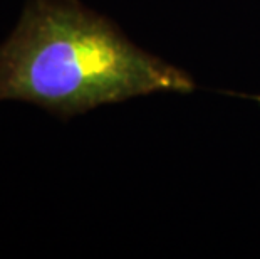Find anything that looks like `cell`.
Wrapping results in <instances>:
<instances>
[{
	"instance_id": "1",
	"label": "cell",
	"mask_w": 260,
	"mask_h": 259,
	"mask_svg": "<svg viewBox=\"0 0 260 259\" xmlns=\"http://www.w3.org/2000/svg\"><path fill=\"white\" fill-rule=\"evenodd\" d=\"M195 90L186 71L138 47L79 0H27L0 44V103H29L64 121L131 98Z\"/></svg>"
},
{
	"instance_id": "2",
	"label": "cell",
	"mask_w": 260,
	"mask_h": 259,
	"mask_svg": "<svg viewBox=\"0 0 260 259\" xmlns=\"http://www.w3.org/2000/svg\"><path fill=\"white\" fill-rule=\"evenodd\" d=\"M243 98H250V100H255L257 103H260V96H247V95H240Z\"/></svg>"
}]
</instances>
